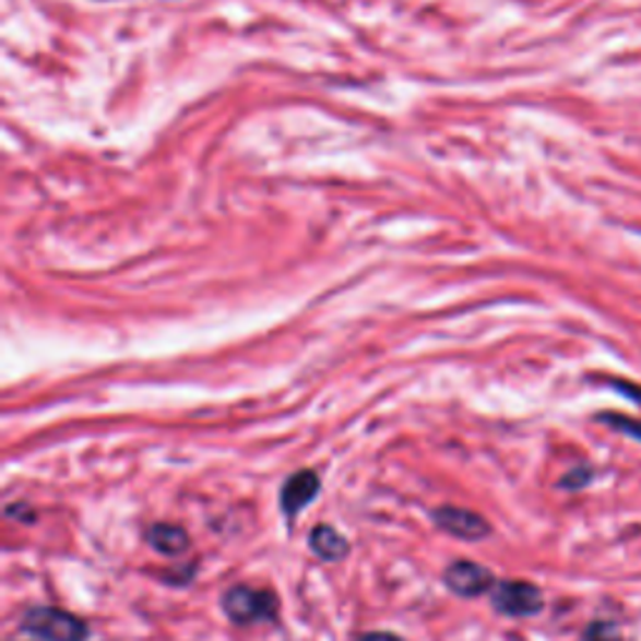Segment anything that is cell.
<instances>
[{
    "instance_id": "1",
    "label": "cell",
    "mask_w": 641,
    "mask_h": 641,
    "mask_svg": "<svg viewBox=\"0 0 641 641\" xmlns=\"http://www.w3.org/2000/svg\"><path fill=\"white\" fill-rule=\"evenodd\" d=\"M21 629L40 641H88L91 637L88 624L56 606H33L23 614Z\"/></svg>"
},
{
    "instance_id": "2",
    "label": "cell",
    "mask_w": 641,
    "mask_h": 641,
    "mask_svg": "<svg viewBox=\"0 0 641 641\" xmlns=\"http://www.w3.org/2000/svg\"><path fill=\"white\" fill-rule=\"evenodd\" d=\"M221 609L238 627L273 621L278 614V600L269 589H256L249 584H236L221 600Z\"/></svg>"
},
{
    "instance_id": "3",
    "label": "cell",
    "mask_w": 641,
    "mask_h": 641,
    "mask_svg": "<svg viewBox=\"0 0 641 641\" xmlns=\"http://www.w3.org/2000/svg\"><path fill=\"white\" fill-rule=\"evenodd\" d=\"M491 604L494 609L503 614V617L526 619V617H536V614L544 609V594L542 589L532 584V581L507 579L494 586Z\"/></svg>"
},
{
    "instance_id": "4",
    "label": "cell",
    "mask_w": 641,
    "mask_h": 641,
    "mask_svg": "<svg viewBox=\"0 0 641 641\" xmlns=\"http://www.w3.org/2000/svg\"><path fill=\"white\" fill-rule=\"evenodd\" d=\"M443 584L461 600H476V596L491 592L497 586V579H494L491 569L482 567V563L472 559H456L443 569Z\"/></svg>"
},
{
    "instance_id": "5",
    "label": "cell",
    "mask_w": 641,
    "mask_h": 641,
    "mask_svg": "<svg viewBox=\"0 0 641 641\" xmlns=\"http://www.w3.org/2000/svg\"><path fill=\"white\" fill-rule=\"evenodd\" d=\"M434 524L441 529L443 534L456 536L461 542H482L491 534V524L482 514L472 509L461 507H439L431 511Z\"/></svg>"
},
{
    "instance_id": "6",
    "label": "cell",
    "mask_w": 641,
    "mask_h": 641,
    "mask_svg": "<svg viewBox=\"0 0 641 641\" xmlns=\"http://www.w3.org/2000/svg\"><path fill=\"white\" fill-rule=\"evenodd\" d=\"M319 491H321V482L311 468L290 474L284 482V489H281V497H278L281 511H284L288 519H294L298 511H304L316 497H319Z\"/></svg>"
},
{
    "instance_id": "7",
    "label": "cell",
    "mask_w": 641,
    "mask_h": 641,
    "mask_svg": "<svg viewBox=\"0 0 641 641\" xmlns=\"http://www.w3.org/2000/svg\"><path fill=\"white\" fill-rule=\"evenodd\" d=\"M145 542L158 554H164V557H181V554L188 551V546H191V536H188L183 526L153 524L145 532Z\"/></svg>"
},
{
    "instance_id": "8",
    "label": "cell",
    "mask_w": 641,
    "mask_h": 641,
    "mask_svg": "<svg viewBox=\"0 0 641 641\" xmlns=\"http://www.w3.org/2000/svg\"><path fill=\"white\" fill-rule=\"evenodd\" d=\"M309 546L321 561H341V559L348 557V551H352L346 536L339 534L336 529L329 526V524H319V526L311 529Z\"/></svg>"
},
{
    "instance_id": "9",
    "label": "cell",
    "mask_w": 641,
    "mask_h": 641,
    "mask_svg": "<svg viewBox=\"0 0 641 641\" xmlns=\"http://www.w3.org/2000/svg\"><path fill=\"white\" fill-rule=\"evenodd\" d=\"M600 422L641 443V418H631L624 414H600Z\"/></svg>"
},
{
    "instance_id": "10",
    "label": "cell",
    "mask_w": 641,
    "mask_h": 641,
    "mask_svg": "<svg viewBox=\"0 0 641 641\" xmlns=\"http://www.w3.org/2000/svg\"><path fill=\"white\" fill-rule=\"evenodd\" d=\"M581 641H624L619 627L614 621H592L581 634Z\"/></svg>"
},
{
    "instance_id": "11",
    "label": "cell",
    "mask_w": 641,
    "mask_h": 641,
    "mask_svg": "<svg viewBox=\"0 0 641 641\" xmlns=\"http://www.w3.org/2000/svg\"><path fill=\"white\" fill-rule=\"evenodd\" d=\"M592 476H594V472L589 466H577L574 472H569V474H563L561 476V482H559V489H571V491H577V489H584V486L592 482Z\"/></svg>"
},
{
    "instance_id": "12",
    "label": "cell",
    "mask_w": 641,
    "mask_h": 641,
    "mask_svg": "<svg viewBox=\"0 0 641 641\" xmlns=\"http://www.w3.org/2000/svg\"><path fill=\"white\" fill-rule=\"evenodd\" d=\"M609 387L617 389L619 393H624V396L631 399V401H639L641 404V387H637V383H629V381H619V379H612Z\"/></svg>"
},
{
    "instance_id": "13",
    "label": "cell",
    "mask_w": 641,
    "mask_h": 641,
    "mask_svg": "<svg viewBox=\"0 0 641 641\" xmlns=\"http://www.w3.org/2000/svg\"><path fill=\"white\" fill-rule=\"evenodd\" d=\"M8 517H15V519H25V524H33L36 521V514H33L28 503H15V507L8 509Z\"/></svg>"
},
{
    "instance_id": "14",
    "label": "cell",
    "mask_w": 641,
    "mask_h": 641,
    "mask_svg": "<svg viewBox=\"0 0 641 641\" xmlns=\"http://www.w3.org/2000/svg\"><path fill=\"white\" fill-rule=\"evenodd\" d=\"M358 641H404V639L391 634V631H369V634L358 637Z\"/></svg>"
}]
</instances>
